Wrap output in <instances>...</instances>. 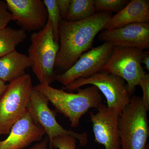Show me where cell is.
Here are the masks:
<instances>
[{"instance_id":"obj_20","label":"cell","mask_w":149,"mask_h":149,"mask_svg":"<svg viewBox=\"0 0 149 149\" xmlns=\"http://www.w3.org/2000/svg\"><path fill=\"white\" fill-rule=\"evenodd\" d=\"M77 140L70 135H63L55 138L49 149H77Z\"/></svg>"},{"instance_id":"obj_17","label":"cell","mask_w":149,"mask_h":149,"mask_svg":"<svg viewBox=\"0 0 149 149\" xmlns=\"http://www.w3.org/2000/svg\"><path fill=\"white\" fill-rule=\"evenodd\" d=\"M94 0H70L65 20L70 22L80 21L96 13Z\"/></svg>"},{"instance_id":"obj_5","label":"cell","mask_w":149,"mask_h":149,"mask_svg":"<svg viewBox=\"0 0 149 149\" xmlns=\"http://www.w3.org/2000/svg\"><path fill=\"white\" fill-rule=\"evenodd\" d=\"M34 87L29 74L11 81L0 97V135H7L27 111Z\"/></svg>"},{"instance_id":"obj_13","label":"cell","mask_w":149,"mask_h":149,"mask_svg":"<svg viewBox=\"0 0 149 149\" xmlns=\"http://www.w3.org/2000/svg\"><path fill=\"white\" fill-rule=\"evenodd\" d=\"M8 137L0 141V149H23L42 141L45 130L34 121L27 111L13 125Z\"/></svg>"},{"instance_id":"obj_8","label":"cell","mask_w":149,"mask_h":149,"mask_svg":"<svg viewBox=\"0 0 149 149\" xmlns=\"http://www.w3.org/2000/svg\"><path fill=\"white\" fill-rule=\"evenodd\" d=\"M49 100L42 93L33 88L27 110L32 119L45 130L49 140V148L55 138L63 135H70L78 140L80 145L85 146L88 142L86 133H79L65 129L58 122L56 114L50 109Z\"/></svg>"},{"instance_id":"obj_18","label":"cell","mask_w":149,"mask_h":149,"mask_svg":"<svg viewBox=\"0 0 149 149\" xmlns=\"http://www.w3.org/2000/svg\"><path fill=\"white\" fill-rule=\"evenodd\" d=\"M43 1L47 10L48 20L52 25L54 38L56 42H58V25L62 18L56 0H44Z\"/></svg>"},{"instance_id":"obj_7","label":"cell","mask_w":149,"mask_h":149,"mask_svg":"<svg viewBox=\"0 0 149 149\" xmlns=\"http://www.w3.org/2000/svg\"><path fill=\"white\" fill-rule=\"evenodd\" d=\"M125 82L117 75L100 72L87 78H78L69 85L63 86L62 90L70 93L77 91L84 85H94L105 97L107 107L115 110L120 115L129 104L131 98Z\"/></svg>"},{"instance_id":"obj_6","label":"cell","mask_w":149,"mask_h":149,"mask_svg":"<svg viewBox=\"0 0 149 149\" xmlns=\"http://www.w3.org/2000/svg\"><path fill=\"white\" fill-rule=\"evenodd\" d=\"M145 53L139 48L114 47L111 55L100 72L122 78L127 82L128 93L131 96L146 73L142 65Z\"/></svg>"},{"instance_id":"obj_1","label":"cell","mask_w":149,"mask_h":149,"mask_svg":"<svg viewBox=\"0 0 149 149\" xmlns=\"http://www.w3.org/2000/svg\"><path fill=\"white\" fill-rule=\"evenodd\" d=\"M111 12H97L85 19L70 22L61 19L58 32L59 49L55 67L66 71L83 54L92 48L94 39L112 16Z\"/></svg>"},{"instance_id":"obj_21","label":"cell","mask_w":149,"mask_h":149,"mask_svg":"<svg viewBox=\"0 0 149 149\" xmlns=\"http://www.w3.org/2000/svg\"><path fill=\"white\" fill-rule=\"evenodd\" d=\"M8 9L6 1H0V30L5 28L9 22L14 20L13 15Z\"/></svg>"},{"instance_id":"obj_9","label":"cell","mask_w":149,"mask_h":149,"mask_svg":"<svg viewBox=\"0 0 149 149\" xmlns=\"http://www.w3.org/2000/svg\"><path fill=\"white\" fill-rule=\"evenodd\" d=\"M114 46L108 42L92 48L82 55L70 68L62 74H56L55 80L64 86L80 78H87L100 72L106 63Z\"/></svg>"},{"instance_id":"obj_10","label":"cell","mask_w":149,"mask_h":149,"mask_svg":"<svg viewBox=\"0 0 149 149\" xmlns=\"http://www.w3.org/2000/svg\"><path fill=\"white\" fill-rule=\"evenodd\" d=\"M97 109L96 113H90L95 141L105 149H121L118 126L119 114L103 103Z\"/></svg>"},{"instance_id":"obj_19","label":"cell","mask_w":149,"mask_h":149,"mask_svg":"<svg viewBox=\"0 0 149 149\" xmlns=\"http://www.w3.org/2000/svg\"><path fill=\"white\" fill-rule=\"evenodd\" d=\"M126 0H95V7L97 12H119L128 4Z\"/></svg>"},{"instance_id":"obj_12","label":"cell","mask_w":149,"mask_h":149,"mask_svg":"<svg viewBox=\"0 0 149 149\" xmlns=\"http://www.w3.org/2000/svg\"><path fill=\"white\" fill-rule=\"evenodd\" d=\"M98 39L114 47L148 49L149 23H133L117 29H104L99 35Z\"/></svg>"},{"instance_id":"obj_2","label":"cell","mask_w":149,"mask_h":149,"mask_svg":"<svg viewBox=\"0 0 149 149\" xmlns=\"http://www.w3.org/2000/svg\"><path fill=\"white\" fill-rule=\"evenodd\" d=\"M34 89L45 95L56 111L69 119L73 128L78 127L81 118L90 109H97L102 103L100 92L94 85L84 89L79 88L77 93L40 84L34 87Z\"/></svg>"},{"instance_id":"obj_24","label":"cell","mask_w":149,"mask_h":149,"mask_svg":"<svg viewBox=\"0 0 149 149\" xmlns=\"http://www.w3.org/2000/svg\"><path fill=\"white\" fill-rule=\"evenodd\" d=\"M29 149H49V140L47 137L37 143Z\"/></svg>"},{"instance_id":"obj_15","label":"cell","mask_w":149,"mask_h":149,"mask_svg":"<svg viewBox=\"0 0 149 149\" xmlns=\"http://www.w3.org/2000/svg\"><path fill=\"white\" fill-rule=\"evenodd\" d=\"M32 63L28 56L15 50L0 58V79L6 83L23 76Z\"/></svg>"},{"instance_id":"obj_3","label":"cell","mask_w":149,"mask_h":149,"mask_svg":"<svg viewBox=\"0 0 149 149\" xmlns=\"http://www.w3.org/2000/svg\"><path fill=\"white\" fill-rule=\"evenodd\" d=\"M28 49V57L32 62V71L40 85H50L55 80L54 69L59 49V43L54 38L53 27L48 20L45 26L32 33Z\"/></svg>"},{"instance_id":"obj_22","label":"cell","mask_w":149,"mask_h":149,"mask_svg":"<svg viewBox=\"0 0 149 149\" xmlns=\"http://www.w3.org/2000/svg\"><path fill=\"white\" fill-rule=\"evenodd\" d=\"M139 85L142 88L143 97L142 100L144 105L148 111L149 110V74L146 73L139 82Z\"/></svg>"},{"instance_id":"obj_16","label":"cell","mask_w":149,"mask_h":149,"mask_svg":"<svg viewBox=\"0 0 149 149\" xmlns=\"http://www.w3.org/2000/svg\"><path fill=\"white\" fill-rule=\"evenodd\" d=\"M27 37L24 29H15L6 27L0 30V58L15 50L19 44Z\"/></svg>"},{"instance_id":"obj_26","label":"cell","mask_w":149,"mask_h":149,"mask_svg":"<svg viewBox=\"0 0 149 149\" xmlns=\"http://www.w3.org/2000/svg\"><path fill=\"white\" fill-rule=\"evenodd\" d=\"M7 85L4 81L0 79V97L5 91Z\"/></svg>"},{"instance_id":"obj_23","label":"cell","mask_w":149,"mask_h":149,"mask_svg":"<svg viewBox=\"0 0 149 149\" xmlns=\"http://www.w3.org/2000/svg\"><path fill=\"white\" fill-rule=\"evenodd\" d=\"M62 19L65 20L68 12L70 0H56Z\"/></svg>"},{"instance_id":"obj_25","label":"cell","mask_w":149,"mask_h":149,"mask_svg":"<svg viewBox=\"0 0 149 149\" xmlns=\"http://www.w3.org/2000/svg\"><path fill=\"white\" fill-rule=\"evenodd\" d=\"M142 63L145 65V67L148 71L149 70V52H145L143 57L142 60Z\"/></svg>"},{"instance_id":"obj_14","label":"cell","mask_w":149,"mask_h":149,"mask_svg":"<svg viewBox=\"0 0 149 149\" xmlns=\"http://www.w3.org/2000/svg\"><path fill=\"white\" fill-rule=\"evenodd\" d=\"M149 1L131 0L117 14L112 16L104 29H117L137 23H149Z\"/></svg>"},{"instance_id":"obj_4","label":"cell","mask_w":149,"mask_h":149,"mask_svg":"<svg viewBox=\"0 0 149 149\" xmlns=\"http://www.w3.org/2000/svg\"><path fill=\"white\" fill-rule=\"evenodd\" d=\"M148 111L141 97H131L118 118L121 149H146L149 136Z\"/></svg>"},{"instance_id":"obj_11","label":"cell","mask_w":149,"mask_h":149,"mask_svg":"<svg viewBox=\"0 0 149 149\" xmlns=\"http://www.w3.org/2000/svg\"><path fill=\"white\" fill-rule=\"evenodd\" d=\"M14 20L25 31L37 32L45 26L48 20L47 8L42 0H6Z\"/></svg>"}]
</instances>
